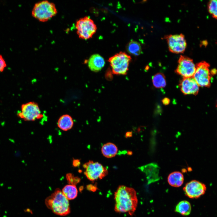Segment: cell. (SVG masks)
<instances>
[{
  "mask_svg": "<svg viewBox=\"0 0 217 217\" xmlns=\"http://www.w3.org/2000/svg\"><path fill=\"white\" fill-rule=\"evenodd\" d=\"M114 199V210L116 212L133 215L138 203L136 192L134 188L119 186L115 193Z\"/></svg>",
  "mask_w": 217,
  "mask_h": 217,
  "instance_id": "1",
  "label": "cell"
},
{
  "mask_svg": "<svg viewBox=\"0 0 217 217\" xmlns=\"http://www.w3.org/2000/svg\"><path fill=\"white\" fill-rule=\"evenodd\" d=\"M45 203L46 206L56 215L64 216L70 212L68 200L59 188L46 198Z\"/></svg>",
  "mask_w": 217,
  "mask_h": 217,
  "instance_id": "2",
  "label": "cell"
},
{
  "mask_svg": "<svg viewBox=\"0 0 217 217\" xmlns=\"http://www.w3.org/2000/svg\"><path fill=\"white\" fill-rule=\"evenodd\" d=\"M57 13L54 4L47 0H44L34 5L32 11V15L39 21L44 22L54 16Z\"/></svg>",
  "mask_w": 217,
  "mask_h": 217,
  "instance_id": "3",
  "label": "cell"
},
{
  "mask_svg": "<svg viewBox=\"0 0 217 217\" xmlns=\"http://www.w3.org/2000/svg\"><path fill=\"white\" fill-rule=\"evenodd\" d=\"M131 59V56L122 52L110 57L108 61L113 73L118 75L126 74Z\"/></svg>",
  "mask_w": 217,
  "mask_h": 217,
  "instance_id": "4",
  "label": "cell"
},
{
  "mask_svg": "<svg viewBox=\"0 0 217 217\" xmlns=\"http://www.w3.org/2000/svg\"><path fill=\"white\" fill-rule=\"evenodd\" d=\"M77 33L80 39H87L91 38L96 32L97 27L93 20L89 17L81 18L76 22Z\"/></svg>",
  "mask_w": 217,
  "mask_h": 217,
  "instance_id": "5",
  "label": "cell"
},
{
  "mask_svg": "<svg viewBox=\"0 0 217 217\" xmlns=\"http://www.w3.org/2000/svg\"><path fill=\"white\" fill-rule=\"evenodd\" d=\"M196 70L193 77L199 86L209 87L211 85L212 77L210 65L205 61H202L196 65Z\"/></svg>",
  "mask_w": 217,
  "mask_h": 217,
  "instance_id": "6",
  "label": "cell"
},
{
  "mask_svg": "<svg viewBox=\"0 0 217 217\" xmlns=\"http://www.w3.org/2000/svg\"><path fill=\"white\" fill-rule=\"evenodd\" d=\"M20 118L26 121H34L43 117L37 104L30 102L22 104L21 110L17 113Z\"/></svg>",
  "mask_w": 217,
  "mask_h": 217,
  "instance_id": "7",
  "label": "cell"
},
{
  "mask_svg": "<svg viewBox=\"0 0 217 217\" xmlns=\"http://www.w3.org/2000/svg\"><path fill=\"white\" fill-rule=\"evenodd\" d=\"M83 167L85 169L84 175L91 181L102 179L108 174L106 168L98 162L90 160L84 164Z\"/></svg>",
  "mask_w": 217,
  "mask_h": 217,
  "instance_id": "8",
  "label": "cell"
},
{
  "mask_svg": "<svg viewBox=\"0 0 217 217\" xmlns=\"http://www.w3.org/2000/svg\"><path fill=\"white\" fill-rule=\"evenodd\" d=\"M176 73L183 78L192 77L196 70V65L191 58L181 55L178 60Z\"/></svg>",
  "mask_w": 217,
  "mask_h": 217,
  "instance_id": "9",
  "label": "cell"
},
{
  "mask_svg": "<svg viewBox=\"0 0 217 217\" xmlns=\"http://www.w3.org/2000/svg\"><path fill=\"white\" fill-rule=\"evenodd\" d=\"M169 51L176 54L183 53L187 47L184 36L182 34L170 35L165 36Z\"/></svg>",
  "mask_w": 217,
  "mask_h": 217,
  "instance_id": "10",
  "label": "cell"
},
{
  "mask_svg": "<svg viewBox=\"0 0 217 217\" xmlns=\"http://www.w3.org/2000/svg\"><path fill=\"white\" fill-rule=\"evenodd\" d=\"M206 190V185L196 180L187 183L183 188L185 195L190 198H198L205 193Z\"/></svg>",
  "mask_w": 217,
  "mask_h": 217,
  "instance_id": "11",
  "label": "cell"
},
{
  "mask_svg": "<svg viewBox=\"0 0 217 217\" xmlns=\"http://www.w3.org/2000/svg\"><path fill=\"white\" fill-rule=\"evenodd\" d=\"M182 92L185 95H196L199 90V86L193 77L183 78L179 84Z\"/></svg>",
  "mask_w": 217,
  "mask_h": 217,
  "instance_id": "12",
  "label": "cell"
},
{
  "mask_svg": "<svg viewBox=\"0 0 217 217\" xmlns=\"http://www.w3.org/2000/svg\"><path fill=\"white\" fill-rule=\"evenodd\" d=\"M139 169L145 173L148 184L155 182L159 180V167L156 163H150L140 167Z\"/></svg>",
  "mask_w": 217,
  "mask_h": 217,
  "instance_id": "13",
  "label": "cell"
},
{
  "mask_svg": "<svg viewBox=\"0 0 217 217\" xmlns=\"http://www.w3.org/2000/svg\"><path fill=\"white\" fill-rule=\"evenodd\" d=\"M105 61L103 58L97 54L92 55L88 61L89 68L91 71L97 72L100 70L104 66Z\"/></svg>",
  "mask_w": 217,
  "mask_h": 217,
  "instance_id": "14",
  "label": "cell"
},
{
  "mask_svg": "<svg viewBox=\"0 0 217 217\" xmlns=\"http://www.w3.org/2000/svg\"><path fill=\"white\" fill-rule=\"evenodd\" d=\"M184 181L183 174L179 171H175L170 173L168 177V181L171 186L175 187L181 186Z\"/></svg>",
  "mask_w": 217,
  "mask_h": 217,
  "instance_id": "15",
  "label": "cell"
},
{
  "mask_svg": "<svg viewBox=\"0 0 217 217\" xmlns=\"http://www.w3.org/2000/svg\"><path fill=\"white\" fill-rule=\"evenodd\" d=\"M57 124L58 127L61 130L67 131L72 127L74 122L71 116L68 114H65L59 118Z\"/></svg>",
  "mask_w": 217,
  "mask_h": 217,
  "instance_id": "16",
  "label": "cell"
},
{
  "mask_svg": "<svg viewBox=\"0 0 217 217\" xmlns=\"http://www.w3.org/2000/svg\"><path fill=\"white\" fill-rule=\"evenodd\" d=\"M117 146L112 143H107L104 144L101 148V152L103 155L107 158L114 157L118 152Z\"/></svg>",
  "mask_w": 217,
  "mask_h": 217,
  "instance_id": "17",
  "label": "cell"
},
{
  "mask_svg": "<svg viewBox=\"0 0 217 217\" xmlns=\"http://www.w3.org/2000/svg\"><path fill=\"white\" fill-rule=\"evenodd\" d=\"M62 192L68 200L74 199L77 196L78 190L75 185H67L63 188Z\"/></svg>",
  "mask_w": 217,
  "mask_h": 217,
  "instance_id": "18",
  "label": "cell"
},
{
  "mask_svg": "<svg viewBox=\"0 0 217 217\" xmlns=\"http://www.w3.org/2000/svg\"><path fill=\"white\" fill-rule=\"evenodd\" d=\"M191 210V205L189 202L186 200H182L176 205L175 211L183 215H189Z\"/></svg>",
  "mask_w": 217,
  "mask_h": 217,
  "instance_id": "19",
  "label": "cell"
},
{
  "mask_svg": "<svg viewBox=\"0 0 217 217\" xmlns=\"http://www.w3.org/2000/svg\"><path fill=\"white\" fill-rule=\"evenodd\" d=\"M126 49L130 54L135 56L139 55L142 53V48L140 43L131 40L126 46Z\"/></svg>",
  "mask_w": 217,
  "mask_h": 217,
  "instance_id": "20",
  "label": "cell"
},
{
  "mask_svg": "<svg viewBox=\"0 0 217 217\" xmlns=\"http://www.w3.org/2000/svg\"><path fill=\"white\" fill-rule=\"evenodd\" d=\"M153 85L157 88H162L166 85V81L165 75L161 73H158L152 77Z\"/></svg>",
  "mask_w": 217,
  "mask_h": 217,
  "instance_id": "21",
  "label": "cell"
},
{
  "mask_svg": "<svg viewBox=\"0 0 217 217\" xmlns=\"http://www.w3.org/2000/svg\"><path fill=\"white\" fill-rule=\"evenodd\" d=\"M208 9L212 17L217 19V0L210 1L208 3Z\"/></svg>",
  "mask_w": 217,
  "mask_h": 217,
  "instance_id": "22",
  "label": "cell"
},
{
  "mask_svg": "<svg viewBox=\"0 0 217 217\" xmlns=\"http://www.w3.org/2000/svg\"><path fill=\"white\" fill-rule=\"evenodd\" d=\"M67 180L69 184L75 185L79 183L80 178L77 177H74L71 173L68 174L66 176Z\"/></svg>",
  "mask_w": 217,
  "mask_h": 217,
  "instance_id": "23",
  "label": "cell"
},
{
  "mask_svg": "<svg viewBox=\"0 0 217 217\" xmlns=\"http://www.w3.org/2000/svg\"><path fill=\"white\" fill-rule=\"evenodd\" d=\"M6 61L2 55H0V72L3 71L6 67Z\"/></svg>",
  "mask_w": 217,
  "mask_h": 217,
  "instance_id": "24",
  "label": "cell"
},
{
  "mask_svg": "<svg viewBox=\"0 0 217 217\" xmlns=\"http://www.w3.org/2000/svg\"><path fill=\"white\" fill-rule=\"evenodd\" d=\"M87 188L89 190L95 191L96 190L97 187L95 186H94L92 184H90L87 186Z\"/></svg>",
  "mask_w": 217,
  "mask_h": 217,
  "instance_id": "25",
  "label": "cell"
},
{
  "mask_svg": "<svg viewBox=\"0 0 217 217\" xmlns=\"http://www.w3.org/2000/svg\"><path fill=\"white\" fill-rule=\"evenodd\" d=\"M73 165L75 167L79 166L80 164V160L78 159H74L73 160Z\"/></svg>",
  "mask_w": 217,
  "mask_h": 217,
  "instance_id": "26",
  "label": "cell"
},
{
  "mask_svg": "<svg viewBox=\"0 0 217 217\" xmlns=\"http://www.w3.org/2000/svg\"><path fill=\"white\" fill-rule=\"evenodd\" d=\"M170 102V100L169 99L167 98H165L162 100V102L165 105H167Z\"/></svg>",
  "mask_w": 217,
  "mask_h": 217,
  "instance_id": "27",
  "label": "cell"
},
{
  "mask_svg": "<svg viewBox=\"0 0 217 217\" xmlns=\"http://www.w3.org/2000/svg\"><path fill=\"white\" fill-rule=\"evenodd\" d=\"M132 132H127L125 134V137L126 138L129 137H132Z\"/></svg>",
  "mask_w": 217,
  "mask_h": 217,
  "instance_id": "28",
  "label": "cell"
},
{
  "mask_svg": "<svg viewBox=\"0 0 217 217\" xmlns=\"http://www.w3.org/2000/svg\"><path fill=\"white\" fill-rule=\"evenodd\" d=\"M132 154V152H131L130 151H128V155H130Z\"/></svg>",
  "mask_w": 217,
  "mask_h": 217,
  "instance_id": "29",
  "label": "cell"
},
{
  "mask_svg": "<svg viewBox=\"0 0 217 217\" xmlns=\"http://www.w3.org/2000/svg\"><path fill=\"white\" fill-rule=\"evenodd\" d=\"M216 107L217 108V103H216Z\"/></svg>",
  "mask_w": 217,
  "mask_h": 217,
  "instance_id": "30",
  "label": "cell"
}]
</instances>
